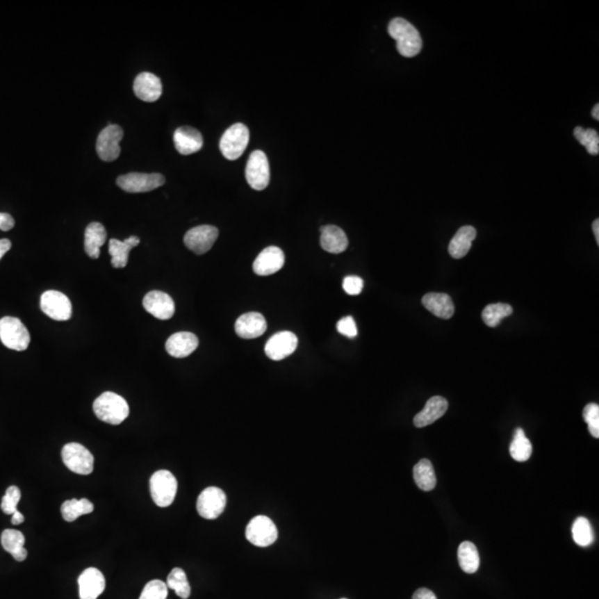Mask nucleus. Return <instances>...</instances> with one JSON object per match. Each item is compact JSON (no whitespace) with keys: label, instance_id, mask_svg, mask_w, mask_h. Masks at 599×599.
I'll list each match as a JSON object with an SVG mask.
<instances>
[{"label":"nucleus","instance_id":"nucleus-1","mask_svg":"<svg viewBox=\"0 0 599 599\" xmlns=\"http://www.w3.org/2000/svg\"><path fill=\"white\" fill-rule=\"evenodd\" d=\"M388 33L395 40L397 51L403 57L412 58L420 53L423 42L418 29L411 22L403 18H394L388 24Z\"/></svg>","mask_w":599,"mask_h":599},{"label":"nucleus","instance_id":"nucleus-2","mask_svg":"<svg viewBox=\"0 0 599 599\" xmlns=\"http://www.w3.org/2000/svg\"><path fill=\"white\" fill-rule=\"evenodd\" d=\"M95 414L105 423L119 425L129 416V405L122 396L105 392L97 397L92 405Z\"/></svg>","mask_w":599,"mask_h":599},{"label":"nucleus","instance_id":"nucleus-3","mask_svg":"<svg viewBox=\"0 0 599 599\" xmlns=\"http://www.w3.org/2000/svg\"><path fill=\"white\" fill-rule=\"evenodd\" d=\"M0 341L8 349L25 351L31 343V334L19 319L5 316L0 320Z\"/></svg>","mask_w":599,"mask_h":599},{"label":"nucleus","instance_id":"nucleus-4","mask_svg":"<svg viewBox=\"0 0 599 599\" xmlns=\"http://www.w3.org/2000/svg\"><path fill=\"white\" fill-rule=\"evenodd\" d=\"M178 491V482L169 470H160L150 479L152 500L159 507H168L174 503Z\"/></svg>","mask_w":599,"mask_h":599},{"label":"nucleus","instance_id":"nucleus-5","mask_svg":"<svg viewBox=\"0 0 599 599\" xmlns=\"http://www.w3.org/2000/svg\"><path fill=\"white\" fill-rule=\"evenodd\" d=\"M61 457L63 464L74 473L89 475L94 470V455L79 443H68L63 446Z\"/></svg>","mask_w":599,"mask_h":599},{"label":"nucleus","instance_id":"nucleus-6","mask_svg":"<svg viewBox=\"0 0 599 599\" xmlns=\"http://www.w3.org/2000/svg\"><path fill=\"white\" fill-rule=\"evenodd\" d=\"M249 129L243 124H236L223 133L220 140V150L228 160H237L241 157L249 143Z\"/></svg>","mask_w":599,"mask_h":599},{"label":"nucleus","instance_id":"nucleus-7","mask_svg":"<svg viewBox=\"0 0 599 599\" xmlns=\"http://www.w3.org/2000/svg\"><path fill=\"white\" fill-rule=\"evenodd\" d=\"M245 537L254 546H271L278 539V530L271 518L259 515L247 524Z\"/></svg>","mask_w":599,"mask_h":599},{"label":"nucleus","instance_id":"nucleus-8","mask_svg":"<svg viewBox=\"0 0 599 599\" xmlns=\"http://www.w3.org/2000/svg\"><path fill=\"white\" fill-rule=\"evenodd\" d=\"M245 179L252 189L261 191L270 183V165L267 154L256 150L250 154L245 168Z\"/></svg>","mask_w":599,"mask_h":599},{"label":"nucleus","instance_id":"nucleus-9","mask_svg":"<svg viewBox=\"0 0 599 599\" xmlns=\"http://www.w3.org/2000/svg\"><path fill=\"white\" fill-rule=\"evenodd\" d=\"M124 138V130L118 124H109L100 131L97 139V154L100 159L110 163L120 156V141Z\"/></svg>","mask_w":599,"mask_h":599},{"label":"nucleus","instance_id":"nucleus-10","mask_svg":"<svg viewBox=\"0 0 599 599\" xmlns=\"http://www.w3.org/2000/svg\"><path fill=\"white\" fill-rule=\"evenodd\" d=\"M165 183V177L160 174L131 172L120 176L117 179L118 187L129 193L150 192Z\"/></svg>","mask_w":599,"mask_h":599},{"label":"nucleus","instance_id":"nucleus-11","mask_svg":"<svg viewBox=\"0 0 599 599\" xmlns=\"http://www.w3.org/2000/svg\"><path fill=\"white\" fill-rule=\"evenodd\" d=\"M227 496L219 487H206L199 495L197 500V511L206 520H215L226 509Z\"/></svg>","mask_w":599,"mask_h":599},{"label":"nucleus","instance_id":"nucleus-12","mask_svg":"<svg viewBox=\"0 0 599 599\" xmlns=\"http://www.w3.org/2000/svg\"><path fill=\"white\" fill-rule=\"evenodd\" d=\"M40 308L46 315L56 321H67L72 318L70 300L67 295L55 290L44 292L40 299Z\"/></svg>","mask_w":599,"mask_h":599},{"label":"nucleus","instance_id":"nucleus-13","mask_svg":"<svg viewBox=\"0 0 599 599\" xmlns=\"http://www.w3.org/2000/svg\"><path fill=\"white\" fill-rule=\"evenodd\" d=\"M219 237V230L213 226H199L190 229L184 236V245L188 249L197 253L204 254L211 250Z\"/></svg>","mask_w":599,"mask_h":599},{"label":"nucleus","instance_id":"nucleus-14","mask_svg":"<svg viewBox=\"0 0 599 599\" xmlns=\"http://www.w3.org/2000/svg\"><path fill=\"white\" fill-rule=\"evenodd\" d=\"M297 336L289 331L279 332L269 338L265 344L264 352L268 358L273 361H281L295 353L297 347Z\"/></svg>","mask_w":599,"mask_h":599},{"label":"nucleus","instance_id":"nucleus-15","mask_svg":"<svg viewBox=\"0 0 599 599\" xmlns=\"http://www.w3.org/2000/svg\"><path fill=\"white\" fill-rule=\"evenodd\" d=\"M143 308L159 320H169L176 312V305L170 295L163 291H151L143 299Z\"/></svg>","mask_w":599,"mask_h":599},{"label":"nucleus","instance_id":"nucleus-16","mask_svg":"<svg viewBox=\"0 0 599 599\" xmlns=\"http://www.w3.org/2000/svg\"><path fill=\"white\" fill-rule=\"evenodd\" d=\"M284 265V253L278 247H268L253 262V271L261 277L274 274Z\"/></svg>","mask_w":599,"mask_h":599},{"label":"nucleus","instance_id":"nucleus-17","mask_svg":"<svg viewBox=\"0 0 599 599\" xmlns=\"http://www.w3.org/2000/svg\"><path fill=\"white\" fill-rule=\"evenodd\" d=\"M78 585L80 599H97L105 591V576L99 569L90 567L81 573Z\"/></svg>","mask_w":599,"mask_h":599},{"label":"nucleus","instance_id":"nucleus-18","mask_svg":"<svg viewBox=\"0 0 599 599\" xmlns=\"http://www.w3.org/2000/svg\"><path fill=\"white\" fill-rule=\"evenodd\" d=\"M133 91L136 96L142 101H157L163 94V83L156 74L142 72L136 77Z\"/></svg>","mask_w":599,"mask_h":599},{"label":"nucleus","instance_id":"nucleus-19","mask_svg":"<svg viewBox=\"0 0 599 599\" xmlns=\"http://www.w3.org/2000/svg\"><path fill=\"white\" fill-rule=\"evenodd\" d=\"M236 333L242 338H259L267 331V321L264 316L258 312H249L242 314L234 325Z\"/></svg>","mask_w":599,"mask_h":599},{"label":"nucleus","instance_id":"nucleus-20","mask_svg":"<svg viewBox=\"0 0 599 599\" xmlns=\"http://www.w3.org/2000/svg\"><path fill=\"white\" fill-rule=\"evenodd\" d=\"M174 146L182 156H189L200 151L204 146V138L192 126H180L174 131Z\"/></svg>","mask_w":599,"mask_h":599},{"label":"nucleus","instance_id":"nucleus-21","mask_svg":"<svg viewBox=\"0 0 599 599\" xmlns=\"http://www.w3.org/2000/svg\"><path fill=\"white\" fill-rule=\"evenodd\" d=\"M199 345V340L193 333H174L167 340V352L177 359H183L195 352Z\"/></svg>","mask_w":599,"mask_h":599},{"label":"nucleus","instance_id":"nucleus-22","mask_svg":"<svg viewBox=\"0 0 599 599\" xmlns=\"http://www.w3.org/2000/svg\"><path fill=\"white\" fill-rule=\"evenodd\" d=\"M448 409V402L442 396H433L426 402L423 410L416 414L414 418V425L416 427H425L434 423L435 420L442 418Z\"/></svg>","mask_w":599,"mask_h":599},{"label":"nucleus","instance_id":"nucleus-23","mask_svg":"<svg viewBox=\"0 0 599 599\" xmlns=\"http://www.w3.org/2000/svg\"><path fill=\"white\" fill-rule=\"evenodd\" d=\"M321 247L323 250L333 254H340L347 250L349 245L347 234L336 226H327L321 228Z\"/></svg>","mask_w":599,"mask_h":599},{"label":"nucleus","instance_id":"nucleus-24","mask_svg":"<svg viewBox=\"0 0 599 599\" xmlns=\"http://www.w3.org/2000/svg\"><path fill=\"white\" fill-rule=\"evenodd\" d=\"M426 310L440 319H451L455 312L451 297L446 293H427L422 299Z\"/></svg>","mask_w":599,"mask_h":599},{"label":"nucleus","instance_id":"nucleus-25","mask_svg":"<svg viewBox=\"0 0 599 599\" xmlns=\"http://www.w3.org/2000/svg\"><path fill=\"white\" fill-rule=\"evenodd\" d=\"M140 243V240L137 237H129L124 241L111 239L109 241V253L111 256V264L116 269H122L126 267L129 260V253L132 247H137Z\"/></svg>","mask_w":599,"mask_h":599},{"label":"nucleus","instance_id":"nucleus-26","mask_svg":"<svg viewBox=\"0 0 599 599\" xmlns=\"http://www.w3.org/2000/svg\"><path fill=\"white\" fill-rule=\"evenodd\" d=\"M476 238L475 228L470 226L462 227L448 245V252L452 258L462 259L468 254L472 247L474 239Z\"/></svg>","mask_w":599,"mask_h":599},{"label":"nucleus","instance_id":"nucleus-27","mask_svg":"<svg viewBox=\"0 0 599 599\" xmlns=\"http://www.w3.org/2000/svg\"><path fill=\"white\" fill-rule=\"evenodd\" d=\"M107 232L101 223L92 222L87 227L85 232V250L91 259H98L100 247L105 245Z\"/></svg>","mask_w":599,"mask_h":599},{"label":"nucleus","instance_id":"nucleus-28","mask_svg":"<svg viewBox=\"0 0 599 599\" xmlns=\"http://www.w3.org/2000/svg\"><path fill=\"white\" fill-rule=\"evenodd\" d=\"M25 541L24 534L16 530H6L1 534L3 550L8 552L17 561H24L27 558L28 552L24 547Z\"/></svg>","mask_w":599,"mask_h":599},{"label":"nucleus","instance_id":"nucleus-29","mask_svg":"<svg viewBox=\"0 0 599 599\" xmlns=\"http://www.w3.org/2000/svg\"><path fill=\"white\" fill-rule=\"evenodd\" d=\"M413 475H414L416 485L422 491L429 492L436 486V475H435L434 468L429 459H420V462L414 466Z\"/></svg>","mask_w":599,"mask_h":599},{"label":"nucleus","instance_id":"nucleus-30","mask_svg":"<svg viewBox=\"0 0 599 599\" xmlns=\"http://www.w3.org/2000/svg\"><path fill=\"white\" fill-rule=\"evenodd\" d=\"M457 556H459V566L465 573L474 574L477 572L481 561H479V550L473 543L463 541L462 544L459 545Z\"/></svg>","mask_w":599,"mask_h":599},{"label":"nucleus","instance_id":"nucleus-31","mask_svg":"<svg viewBox=\"0 0 599 599\" xmlns=\"http://www.w3.org/2000/svg\"><path fill=\"white\" fill-rule=\"evenodd\" d=\"M95 509L94 504L87 498L69 500L61 505V515L66 522L72 523L83 515L90 514Z\"/></svg>","mask_w":599,"mask_h":599},{"label":"nucleus","instance_id":"nucleus-32","mask_svg":"<svg viewBox=\"0 0 599 599\" xmlns=\"http://www.w3.org/2000/svg\"><path fill=\"white\" fill-rule=\"evenodd\" d=\"M533 452L531 441L526 437L525 432L517 429L514 433V440L509 446L511 457L517 462H525L531 457Z\"/></svg>","mask_w":599,"mask_h":599},{"label":"nucleus","instance_id":"nucleus-33","mask_svg":"<svg viewBox=\"0 0 599 599\" xmlns=\"http://www.w3.org/2000/svg\"><path fill=\"white\" fill-rule=\"evenodd\" d=\"M513 313V308L506 303H495V304L487 305L484 309L482 318L487 327H496L500 325V321Z\"/></svg>","mask_w":599,"mask_h":599},{"label":"nucleus","instance_id":"nucleus-34","mask_svg":"<svg viewBox=\"0 0 599 599\" xmlns=\"http://www.w3.org/2000/svg\"><path fill=\"white\" fill-rule=\"evenodd\" d=\"M167 586L169 589H174L176 594L182 599H188L191 595V586L188 580L187 575L183 569L176 567L171 571L167 580Z\"/></svg>","mask_w":599,"mask_h":599},{"label":"nucleus","instance_id":"nucleus-35","mask_svg":"<svg viewBox=\"0 0 599 599\" xmlns=\"http://www.w3.org/2000/svg\"><path fill=\"white\" fill-rule=\"evenodd\" d=\"M573 539L582 547H587L594 541V533L591 523L585 517H578L573 525Z\"/></svg>","mask_w":599,"mask_h":599},{"label":"nucleus","instance_id":"nucleus-36","mask_svg":"<svg viewBox=\"0 0 599 599\" xmlns=\"http://www.w3.org/2000/svg\"><path fill=\"white\" fill-rule=\"evenodd\" d=\"M574 136L580 141L591 156H597L599 152L598 132L594 129H584L582 126H576Z\"/></svg>","mask_w":599,"mask_h":599},{"label":"nucleus","instance_id":"nucleus-37","mask_svg":"<svg viewBox=\"0 0 599 599\" xmlns=\"http://www.w3.org/2000/svg\"><path fill=\"white\" fill-rule=\"evenodd\" d=\"M168 586L163 580H154L146 584L139 599H167Z\"/></svg>","mask_w":599,"mask_h":599},{"label":"nucleus","instance_id":"nucleus-38","mask_svg":"<svg viewBox=\"0 0 599 599\" xmlns=\"http://www.w3.org/2000/svg\"><path fill=\"white\" fill-rule=\"evenodd\" d=\"M20 498H22V493H20V489L18 487H8V489L6 491L3 500H1V509H3V513L7 515H13L15 511H18L17 506L19 503Z\"/></svg>","mask_w":599,"mask_h":599},{"label":"nucleus","instance_id":"nucleus-39","mask_svg":"<svg viewBox=\"0 0 599 599\" xmlns=\"http://www.w3.org/2000/svg\"><path fill=\"white\" fill-rule=\"evenodd\" d=\"M584 420L589 425L591 434L598 438L599 437V407L595 403L586 405L583 412Z\"/></svg>","mask_w":599,"mask_h":599},{"label":"nucleus","instance_id":"nucleus-40","mask_svg":"<svg viewBox=\"0 0 599 599\" xmlns=\"http://www.w3.org/2000/svg\"><path fill=\"white\" fill-rule=\"evenodd\" d=\"M338 333H341L342 336L347 338H353L358 336V327L355 325L354 319L352 316H345L343 319L340 320L336 325Z\"/></svg>","mask_w":599,"mask_h":599},{"label":"nucleus","instance_id":"nucleus-41","mask_svg":"<svg viewBox=\"0 0 599 599\" xmlns=\"http://www.w3.org/2000/svg\"><path fill=\"white\" fill-rule=\"evenodd\" d=\"M362 279L356 275H349L343 280V289L349 295H360L363 290Z\"/></svg>","mask_w":599,"mask_h":599},{"label":"nucleus","instance_id":"nucleus-42","mask_svg":"<svg viewBox=\"0 0 599 599\" xmlns=\"http://www.w3.org/2000/svg\"><path fill=\"white\" fill-rule=\"evenodd\" d=\"M15 227L14 218L11 217L9 213H1L0 212V230L3 231H9Z\"/></svg>","mask_w":599,"mask_h":599},{"label":"nucleus","instance_id":"nucleus-43","mask_svg":"<svg viewBox=\"0 0 599 599\" xmlns=\"http://www.w3.org/2000/svg\"><path fill=\"white\" fill-rule=\"evenodd\" d=\"M412 599H437L433 591L427 589H420L414 593Z\"/></svg>","mask_w":599,"mask_h":599},{"label":"nucleus","instance_id":"nucleus-44","mask_svg":"<svg viewBox=\"0 0 599 599\" xmlns=\"http://www.w3.org/2000/svg\"><path fill=\"white\" fill-rule=\"evenodd\" d=\"M11 242L8 239L0 240V259L5 256L6 253L10 250Z\"/></svg>","mask_w":599,"mask_h":599},{"label":"nucleus","instance_id":"nucleus-45","mask_svg":"<svg viewBox=\"0 0 599 599\" xmlns=\"http://www.w3.org/2000/svg\"><path fill=\"white\" fill-rule=\"evenodd\" d=\"M24 520H25V517H24V515L19 511H15L13 517H11V523L14 525H20L22 523H24Z\"/></svg>","mask_w":599,"mask_h":599},{"label":"nucleus","instance_id":"nucleus-46","mask_svg":"<svg viewBox=\"0 0 599 599\" xmlns=\"http://www.w3.org/2000/svg\"><path fill=\"white\" fill-rule=\"evenodd\" d=\"M593 231H594L595 238H596L597 243L599 245V220L596 219V220L593 222Z\"/></svg>","mask_w":599,"mask_h":599},{"label":"nucleus","instance_id":"nucleus-47","mask_svg":"<svg viewBox=\"0 0 599 599\" xmlns=\"http://www.w3.org/2000/svg\"><path fill=\"white\" fill-rule=\"evenodd\" d=\"M591 115H593V117H594V118L596 119V120H598V119H599V105H598V104H597V105L595 106L594 109H593V113H591Z\"/></svg>","mask_w":599,"mask_h":599},{"label":"nucleus","instance_id":"nucleus-48","mask_svg":"<svg viewBox=\"0 0 599 599\" xmlns=\"http://www.w3.org/2000/svg\"><path fill=\"white\" fill-rule=\"evenodd\" d=\"M342 599H347V598H342Z\"/></svg>","mask_w":599,"mask_h":599}]
</instances>
